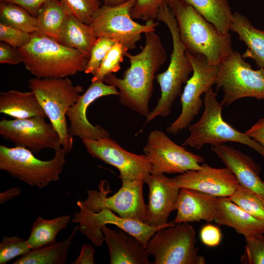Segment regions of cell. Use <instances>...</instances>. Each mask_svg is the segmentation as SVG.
Returning a JSON list of instances; mask_svg holds the SVG:
<instances>
[{"label":"cell","mask_w":264,"mask_h":264,"mask_svg":"<svg viewBox=\"0 0 264 264\" xmlns=\"http://www.w3.org/2000/svg\"><path fill=\"white\" fill-rule=\"evenodd\" d=\"M145 44L141 51L133 55L127 52L130 66L122 78L111 73L103 81L119 90L120 103L146 117L150 112L149 103L152 96L155 74L164 64L167 55L162 41L155 31L145 33Z\"/></svg>","instance_id":"6da1fadb"},{"label":"cell","mask_w":264,"mask_h":264,"mask_svg":"<svg viewBox=\"0 0 264 264\" xmlns=\"http://www.w3.org/2000/svg\"><path fill=\"white\" fill-rule=\"evenodd\" d=\"M168 5L187 52L202 55L210 64L220 66L233 51L230 34L219 31L191 5L181 0H171Z\"/></svg>","instance_id":"7a4b0ae2"},{"label":"cell","mask_w":264,"mask_h":264,"mask_svg":"<svg viewBox=\"0 0 264 264\" xmlns=\"http://www.w3.org/2000/svg\"><path fill=\"white\" fill-rule=\"evenodd\" d=\"M25 68L37 78H59L84 71L88 58L38 32L19 48Z\"/></svg>","instance_id":"3957f363"},{"label":"cell","mask_w":264,"mask_h":264,"mask_svg":"<svg viewBox=\"0 0 264 264\" xmlns=\"http://www.w3.org/2000/svg\"><path fill=\"white\" fill-rule=\"evenodd\" d=\"M156 19L168 27L172 36L173 50L168 68L156 77L161 96L155 107L146 116L145 124L158 116L166 117L170 115L173 103L181 94L183 84L187 82L193 72L192 64L180 38L176 19L168 5L160 8Z\"/></svg>","instance_id":"277c9868"},{"label":"cell","mask_w":264,"mask_h":264,"mask_svg":"<svg viewBox=\"0 0 264 264\" xmlns=\"http://www.w3.org/2000/svg\"><path fill=\"white\" fill-rule=\"evenodd\" d=\"M28 87L35 94L50 122L59 134L62 148L67 154L73 147V137L68 132L66 113L83 91L81 86H74L67 77L29 80Z\"/></svg>","instance_id":"5b68a950"},{"label":"cell","mask_w":264,"mask_h":264,"mask_svg":"<svg viewBox=\"0 0 264 264\" xmlns=\"http://www.w3.org/2000/svg\"><path fill=\"white\" fill-rule=\"evenodd\" d=\"M217 91L214 92L212 88L205 93L203 112L196 123L188 126L189 135L181 146L199 150L206 144L234 142L249 146L264 158V148L262 145L223 119V105L217 100Z\"/></svg>","instance_id":"8992f818"},{"label":"cell","mask_w":264,"mask_h":264,"mask_svg":"<svg viewBox=\"0 0 264 264\" xmlns=\"http://www.w3.org/2000/svg\"><path fill=\"white\" fill-rule=\"evenodd\" d=\"M66 154L62 148L55 152L52 159L42 160L26 148L0 145V169L29 185L41 189L59 180Z\"/></svg>","instance_id":"52a82bcc"},{"label":"cell","mask_w":264,"mask_h":264,"mask_svg":"<svg viewBox=\"0 0 264 264\" xmlns=\"http://www.w3.org/2000/svg\"><path fill=\"white\" fill-rule=\"evenodd\" d=\"M196 231L188 222L158 230L150 239L146 250L154 257V264H204L198 254Z\"/></svg>","instance_id":"ba28073f"},{"label":"cell","mask_w":264,"mask_h":264,"mask_svg":"<svg viewBox=\"0 0 264 264\" xmlns=\"http://www.w3.org/2000/svg\"><path fill=\"white\" fill-rule=\"evenodd\" d=\"M135 1L114 6L101 5L89 24L96 37L112 39L131 50L135 48L142 33L155 31L158 22L150 20L141 24L133 20L132 12Z\"/></svg>","instance_id":"9c48e42d"},{"label":"cell","mask_w":264,"mask_h":264,"mask_svg":"<svg viewBox=\"0 0 264 264\" xmlns=\"http://www.w3.org/2000/svg\"><path fill=\"white\" fill-rule=\"evenodd\" d=\"M216 84L217 90L221 88L224 92L223 106L245 97L264 100V68L253 69L239 52L233 51L220 65Z\"/></svg>","instance_id":"30bf717a"},{"label":"cell","mask_w":264,"mask_h":264,"mask_svg":"<svg viewBox=\"0 0 264 264\" xmlns=\"http://www.w3.org/2000/svg\"><path fill=\"white\" fill-rule=\"evenodd\" d=\"M121 188L114 195L110 193L108 183L102 180L99 191H87L88 197L84 201H78L77 205L88 210L97 212L103 208H109L119 216L144 222L147 205L143 194V179L122 180Z\"/></svg>","instance_id":"8fae6325"},{"label":"cell","mask_w":264,"mask_h":264,"mask_svg":"<svg viewBox=\"0 0 264 264\" xmlns=\"http://www.w3.org/2000/svg\"><path fill=\"white\" fill-rule=\"evenodd\" d=\"M186 53L192 64L193 74L180 95L181 113L166 129L168 133L174 134L188 127L198 113L203 102L201 95L216 84L220 68V66L210 64L202 55H194L186 51Z\"/></svg>","instance_id":"7c38bea8"},{"label":"cell","mask_w":264,"mask_h":264,"mask_svg":"<svg viewBox=\"0 0 264 264\" xmlns=\"http://www.w3.org/2000/svg\"><path fill=\"white\" fill-rule=\"evenodd\" d=\"M143 151L151 164L153 174H181L198 170L204 161L201 155L188 151L157 130L150 133Z\"/></svg>","instance_id":"4fadbf2b"},{"label":"cell","mask_w":264,"mask_h":264,"mask_svg":"<svg viewBox=\"0 0 264 264\" xmlns=\"http://www.w3.org/2000/svg\"><path fill=\"white\" fill-rule=\"evenodd\" d=\"M45 118L41 116L13 120L3 118L0 121V134L15 146L26 148L34 154L45 149L55 152L62 148L60 135Z\"/></svg>","instance_id":"5bb4252c"},{"label":"cell","mask_w":264,"mask_h":264,"mask_svg":"<svg viewBox=\"0 0 264 264\" xmlns=\"http://www.w3.org/2000/svg\"><path fill=\"white\" fill-rule=\"evenodd\" d=\"M80 210L74 214L71 220L78 223V230L96 247L102 245L104 236L101 226L114 224L128 234L138 239L146 249L148 242L161 228L166 227L150 226L144 222L122 218L115 215L109 208H103L97 212L79 207Z\"/></svg>","instance_id":"9a60e30c"},{"label":"cell","mask_w":264,"mask_h":264,"mask_svg":"<svg viewBox=\"0 0 264 264\" xmlns=\"http://www.w3.org/2000/svg\"><path fill=\"white\" fill-rule=\"evenodd\" d=\"M82 140L91 156L117 169L122 180H144L151 174V165L145 154L131 153L110 137Z\"/></svg>","instance_id":"2e32d148"},{"label":"cell","mask_w":264,"mask_h":264,"mask_svg":"<svg viewBox=\"0 0 264 264\" xmlns=\"http://www.w3.org/2000/svg\"><path fill=\"white\" fill-rule=\"evenodd\" d=\"M149 187V202L147 205L144 223L152 227H168L174 225L168 222L170 213L176 210L180 188L176 177L170 178L164 174H150L144 179Z\"/></svg>","instance_id":"e0dca14e"},{"label":"cell","mask_w":264,"mask_h":264,"mask_svg":"<svg viewBox=\"0 0 264 264\" xmlns=\"http://www.w3.org/2000/svg\"><path fill=\"white\" fill-rule=\"evenodd\" d=\"M118 89L103 81L91 82L85 92L81 94L75 104L68 110L66 116L70 122L68 132L70 136L82 140H96L110 137V134L99 125L94 126L87 117L89 106L99 98L108 95H119Z\"/></svg>","instance_id":"ac0fdd59"},{"label":"cell","mask_w":264,"mask_h":264,"mask_svg":"<svg viewBox=\"0 0 264 264\" xmlns=\"http://www.w3.org/2000/svg\"><path fill=\"white\" fill-rule=\"evenodd\" d=\"M180 188L204 192L217 197H229L240 185L226 166L216 168L202 163L198 170H191L175 177Z\"/></svg>","instance_id":"d6986e66"},{"label":"cell","mask_w":264,"mask_h":264,"mask_svg":"<svg viewBox=\"0 0 264 264\" xmlns=\"http://www.w3.org/2000/svg\"><path fill=\"white\" fill-rule=\"evenodd\" d=\"M211 149L231 170L241 186L264 199V181L260 176L261 168L251 157L223 144L212 145Z\"/></svg>","instance_id":"ffe728a7"},{"label":"cell","mask_w":264,"mask_h":264,"mask_svg":"<svg viewBox=\"0 0 264 264\" xmlns=\"http://www.w3.org/2000/svg\"><path fill=\"white\" fill-rule=\"evenodd\" d=\"M104 241L108 246L110 264H151L149 253L134 237L120 229L112 230L101 226Z\"/></svg>","instance_id":"44dd1931"},{"label":"cell","mask_w":264,"mask_h":264,"mask_svg":"<svg viewBox=\"0 0 264 264\" xmlns=\"http://www.w3.org/2000/svg\"><path fill=\"white\" fill-rule=\"evenodd\" d=\"M217 197L197 190L180 188L176 204V223L212 222L216 213Z\"/></svg>","instance_id":"7402d4cb"},{"label":"cell","mask_w":264,"mask_h":264,"mask_svg":"<svg viewBox=\"0 0 264 264\" xmlns=\"http://www.w3.org/2000/svg\"><path fill=\"white\" fill-rule=\"evenodd\" d=\"M214 221L233 228L245 238L264 234V222L243 210L228 197H217Z\"/></svg>","instance_id":"603a6c76"},{"label":"cell","mask_w":264,"mask_h":264,"mask_svg":"<svg viewBox=\"0 0 264 264\" xmlns=\"http://www.w3.org/2000/svg\"><path fill=\"white\" fill-rule=\"evenodd\" d=\"M0 112L15 119L47 117L33 91L9 90L0 93Z\"/></svg>","instance_id":"cb8c5ba5"},{"label":"cell","mask_w":264,"mask_h":264,"mask_svg":"<svg viewBox=\"0 0 264 264\" xmlns=\"http://www.w3.org/2000/svg\"><path fill=\"white\" fill-rule=\"evenodd\" d=\"M230 31L236 33L247 47L242 58H251L258 68H264V31L255 27L247 17L238 12L233 13Z\"/></svg>","instance_id":"d4e9b609"},{"label":"cell","mask_w":264,"mask_h":264,"mask_svg":"<svg viewBox=\"0 0 264 264\" xmlns=\"http://www.w3.org/2000/svg\"><path fill=\"white\" fill-rule=\"evenodd\" d=\"M97 39L89 25L68 14L62 25L58 42L78 50L89 58Z\"/></svg>","instance_id":"484cf974"},{"label":"cell","mask_w":264,"mask_h":264,"mask_svg":"<svg viewBox=\"0 0 264 264\" xmlns=\"http://www.w3.org/2000/svg\"><path fill=\"white\" fill-rule=\"evenodd\" d=\"M78 226L72 230L65 240L56 242L39 248L31 249L22 256L14 264H64L68 259V252Z\"/></svg>","instance_id":"4316f807"},{"label":"cell","mask_w":264,"mask_h":264,"mask_svg":"<svg viewBox=\"0 0 264 264\" xmlns=\"http://www.w3.org/2000/svg\"><path fill=\"white\" fill-rule=\"evenodd\" d=\"M191 5L221 33L230 31L233 19L227 0H181Z\"/></svg>","instance_id":"83f0119b"},{"label":"cell","mask_w":264,"mask_h":264,"mask_svg":"<svg viewBox=\"0 0 264 264\" xmlns=\"http://www.w3.org/2000/svg\"><path fill=\"white\" fill-rule=\"evenodd\" d=\"M70 220L69 215H62L52 219L38 217L33 223L30 234L26 240L31 249L56 242L58 234L66 228Z\"/></svg>","instance_id":"f1b7e54d"},{"label":"cell","mask_w":264,"mask_h":264,"mask_svg":"<svg viewBox=\"0 0 264 264\" xmlns=\"http://www.w3.org/2000/svg\"><path fill=\"white\" fill-rule=\"evenodd\" d=\"M68 13L59 0H49L40 9L37 17V32L58 41L64 22Z\"/></svg>","instance_id":"f546056e"},{"label":"cell","mask_w":264,"mask_h":264,"mask_svg":"<svg viewBox=\"0 0 264 264\" xmlns=\"http://www.w3.org/2000/svg\"><path fill=\"white\" fill-rule=\"evenodd\" d=\"M0 22L32 33L38 30V20L22 7L11 3L0 2Z\"/></svg>","instance_id":"4dcf8cb0"},{"label":"cell","mask_w":264,"mask_h":264,"mask_svg":"<svg viewBox=\"0 0 264 264\" xmlns=\"http://www.w3.org/2000/svg\"><path fill=\"white\" fill-rule=\"evenodd\" d=\"M230 199L243 210L264 222V199L240 185Z\"/></svg>","instance_id":"1f68e13d"},{"label":"cell","mask_w":264,"mask_h":264,"mask_svg":"<svg viewBox=\"0 0 264 264\" xmlns=\"http://www.w3.org/2000/svg\"><path fill=\"white\" fill-rule=\"evenodd\" d=\"M128 49L122 44L117 42L109 51L100 66L93 74L91 82L103 81L105 77L118 71L120 64Z\"/></svg>","instance_id":"d6a6232c"},{"label":"cell","mask_w":264,"mask_h":264,"mask_svg":"<svg viewBox=\"0 0 264 264\" xmlns=\"http://www.w3.org/2000/svg\"><path fill=\"white\" fill-rule=\"evenodd\" d=\"M68 13L89 25L101 5L100 0H59Z\"/></svg>","instance_id":"836d02e7"},{"label":"cell","mask_w":264,"mask_h":264,"mask_svg":"<svg viewBox=\"0 0 264 264\" xmlns=\"http://www.w3.org/2000/svg\"><path fill=\"white\" fill-rule=\"evenodd\" d=\"M31 250L26 240L18 236H4L0 243V264H6Z\"/></svg>","instance_id":"e575fe53"},{"label":"cell","mask_w":264,"mask_h":264,"mask_svg":"<svg viewBox=\"0 0 264 264\" xmlns=\"http://www.w3.org/2000/svg\"><path fill=\"white\" fill-rule=\"evenodd\" d=\"M115 40L105 37L97 38L92 46L84 72L94 74L100 66L110 49L117 43Z\"/></svg>","instance_id":"d590c367"},{"label":"cell","mask_w":264,"mask_h":264,"mask_svg":"<svg viewBox=\"0 0 264 264\" xmlns=\"http://www.w3.org/2000/svg\"><path fill=\"white\" fill-rule=\"evenodd\" d=\"M245 242L241 262L243 264H264V234L245 238Z\"/></svg>","instance_id":"8d00e7d4"},{"label":"cell","mask_w":264,"mask_h":264,"mask_svg":"<svg viewBox=\"0 0 264 264\" xmlns=\"http://www.w3.org/2000/svg\"><path fill=\"white\" fill-rule=\"evenodd\" d=\"M171 0H136L132 12L133 19L154 21L160 8Z\"/></svg>","instance_id":"74e56055"},{"label":"cell","mask_w":264,"mask_h":264,"mask_svg":"<svg viewBox=\"0 0 264 264\" xmlns=\"http://www.w3.org/2000/svg\"><path fill=\"white\" fill-rule=\"evenodd\" d=\"M31 38V33L0 22V42L19 48L26 44Z\"/></svg>","instance_id":"f35d334b"},{"label":"cell","mask_w":264,"mask_h":264,"mask_svg":"<svg viewBox=\"0 0 264 264\" xmlns=\"http://www.w3.org/2000/svg\"><path fill=\"white\" fill-rule=\"evenodd\" d=\"M22 62V55L19 48L0 42V63L17 65Z\"/></svg>","instance_id":"ab89813d"},{"label":"cell","mask_w":264,"mask_h":264,"mask_svg":"<svg viewBox=\"0 0 264 264\" xmlns=\"http://www.w3.org/2000/svg\"><path fill=\"white\" fill-rule=\"evenodd\" d=\"M200 238L202 243L207 246H218L221 240L220 230L218 226L207 224L201 229Z\"/></svg>","instance_id":"60d3db41"},{"label":"cell","mask_w":264,"mask_h":264,"mask_svg":"<svg viewBox=\"0 0 264 264\" xmlns=\"http://www.w3.org/2000/svg\"><path fill=\"white\" fill-rule=\"evenodd\" d=\"M49 0H0V2L17 4L32 16L37 17L42 6Z\"/></svg>","instance_id":"b9f144b4"},{"label":"cell","mask_w":264,"mask_h":264,"mask_svg":"<svg viewBox=\"0 0 264 264\" xmlns=\"http://www.w3.org/2000/svg\"><path fill=\"white\" fill-rule=\"evenodd\" d=\"M244 133L264 148V118L259 119Z\"/></svg>","instance_id":"7bdbcfd3"},{"label":"cell","mask_w":264,"mask_h":264,"mask_svg":"<svg viewBox=\"0 0 264 264\" xmlns=\"http://www.w3.org/2000/svg\"><path fill=\"white\" fill-rule=\"evenodd\" d=\"M95 250L90 244H84L79 256L72 264H93Z\"/></svg>","instance_id":"ee69618b"},{"label":"cell","mask_w":264,"mask_h":264,"mask_svg":"<svg viewBox=\"0 0 264 264\" xmlns=\"http://www.w3.org/2000/svg\"><path fill=\"white\" fill-rule=\"evenodd\" d=\"M21 193V190L17 187L11 188L0 193V204H3L11 200Z\"/></svg>","instance_id":"f6af8a7d"},{"label":"cell","mask_w":264,"mask_h":264,"mask_svg":"<svg viewBox=\"0 0 264 264\" xmlns=\"http://www.w3.org/2000/svg\"><path fill=\"white\" fill-rule=\"evenodd\" d=\"M130 0H100L103 5L107 6H114L124 3Z\"/></svg>","instance_id":"bcb514c9"}]
</instances>
